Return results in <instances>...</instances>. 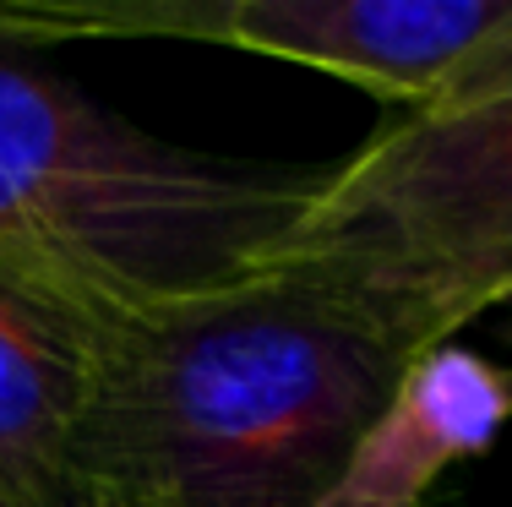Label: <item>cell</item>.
Wrapping results in <instances>:
<instances>
[{"mask_svg": "<svg viewBox=\"0 0 512 507\" xmlns=\"http://www.w3.org/2000/svg\"><path fill=\"white\" fill-rule=\"evenodd\" d=\"M316 175L164 142L0 33V268L99 322L246 279Z\"/></svg>", "mask_w": 512, "mask_h": 507, "instance_id": "obj_2", "label": "cell"}, {"mask_svg": "<svg viewBox=\"0 0 512 507\" xmlns=\"http://www.w3.org/2000/svg\"><path fill=\"white\" fill-rule=\"evenodd\" d=\"M0 33L22 50L224 44L338 77L393 110H425L512 55V0H17L0 6Z\"/></svg>", "mask_w": 512, "mask_h": 507, "instance_id": "obj_4", "label": "cell"}, {"mask_svg": "<svg viewBox=\"0 0 512 507\" xmlns=\"http://www.w3.org/2000/svg\"><path fill=\"white\" fill-rule=\"evenodd\" d=\"M251 273L333 300L409 366L512 300V55L322 169Z\"/></svg>", "mask_w": 512, "mask_h": 507, "instance_id": "obj_3", "label": "cell"}, {"mask_svg": "<svg viewBox=\"0 0 512 507\" xmlns=\"http://www.w3.org/2000/svg\"><path fill=\"white\" fill-rule=\"evenodd\" d=\"M507 415L512 388L502 371L453 344L436 349L404 371L316 507H425L436 475L491 448Z\"/></svg>", "mask_w": 512, "mask_h": 507, "instance_id": "obj_6", "label": "cell"}, {"mask_svg": "<svg viewBox=\"0 0 512 507\" xmlns=\"http://www.w3.org/2000/svg\"><path fill=\"white\" fill-rule=\"evenodd\" d=\"M404 371L360 317L267 273L104 322L88 507H316Z\"/></svg>", "mask_w": 512, "mask_h": 507, "instance_id": "obj_1", "label": "cell"}, {"mask_svg": "<svg viewBox=\"0 0 512 507\" xmlns=\"http://www.w3.org/2000/svg\"><path fill=\"white\" fill-rule=\"evenodd\" d=\"M99 317L0 268V507H88L82 420Z\"/></svg>", "mask_w": 512, "mask_h": 507, "instance_id": "obj_5", "label": "cell"}]
</instances>
